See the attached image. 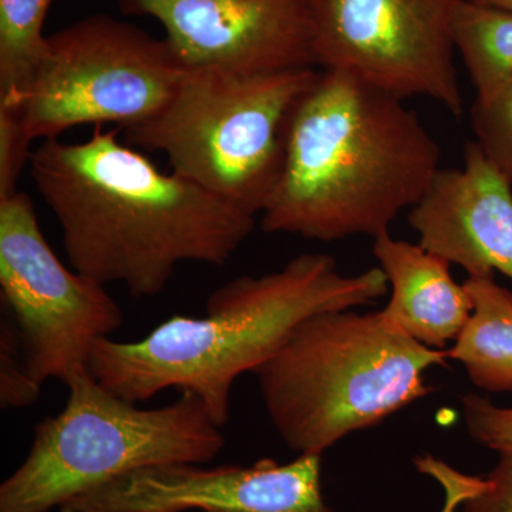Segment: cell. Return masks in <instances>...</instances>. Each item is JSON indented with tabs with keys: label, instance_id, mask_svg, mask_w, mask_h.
<instances>
[{
	"label": "cell",
	"instance_id": "6da1fadb",
	"mask_svg": "<svg viewBox=\"0 0 512 512\" xmlns=\"http://www.w3.org/2000/svg\"><path fill=\"white\" fill-rule=\"evenodd\" d=\"M29 171L74 271L124 285L133 298H157L184 262L227 264L255 228V215L164 173L117 130L43 140Z\"/></svg>",
	"mask_w": 512,
	"mask_h": 512
},
{
	"label": "cell",
	"instance_id": "7a4b0ae2",
	"mask_svg": "<svg viewBox=\"0 0 512 512\" xmlns=\"http://www.w3.org/2000/svg\"><path fill=\"white\" fill-rule=\"evenodd\" d=\"M440 160L403 100L320 69L286 124L284 168L262 228L322 242L379 237L427 194Z\"/></svg>",
	"mask_w": 512,
	"mask_h": 512
},
{
	"label": "cell",
	"instance_id": "3957f363",
	"mask_svg": "<svg viewBox=\"0 0 512 512\" xmlns=\"http://www.w3.org/2000/svg\"><path fill=\"white\" fill-rule=\"evenodd\" d=\"M389 289L379 266L345 275L332 256L299 255L271 274L221 285L208 296L202 318L175 315L134 342L99 340L89 372L131 403L168 389L195 394L224 427L238 377L254 373L302 320L370 305Z\"/></svg>",
	"mask_w": 512,
	"mask_h": 512
},
{
	"label": "cell",
	"instance_id": "277c9868",
	"mask_svg": "<svg viewBox=\"0 0 512 512\" xmlns=\"http://www.w3.org/2000/svg\"><path fill=\"white\" fill-rule=\"evenodd\" d=\"M447 360L382 311L348 309L302 320L254 375L286 447L323 454L430 394L426 373Z\"/></svg>",
	"mask_w": 512,
	"mask_h": 512
},
{
	"label": "cell",
	"instance_id": "5b68a950",
	"mask_svg": "<svg viewBox=\"0 0 512 512\" xmlns=\"http://www.w3.org/2000/svg\"><path fill=\"white\" fill-rule=\"evenodd\" d=\"M62 412L37 423L28 456L0 485V512H49L137 468L210 464L222 427L195 394L143 409L101 386L89 369L69 382Z\"/></svg>",
	"mask_w": 512,
	"mask_h": 512
},
{
	"label": "cell",
	"instance_id": "8992f818",
	"mask_svg": "<svg viewBox=\"0 0 512 512\" xmlns=\"http://www.w3.org/2000/svg\"><path fill=\"white\" fill-rule=\"evenodd\" d=\"M316 74L187 67L163 109L124 128L126 143L165 154L171 171L256 217L284 168L286 124Z\"/></svg>",
	"mask_w": 512,
	"mask_h": 512
},
{
	"label": "cell",
	"instance_id": "52a82bcc",
	"mask_svg": "<svg viewBox=\"0 0 512 512\" xmlns=\"http://www.w3.org/2000/svg\"><path fill=\"white\" fill-rule=\"evenodd\" d=\"M187 70L165 39L104 13L47 35L28 86L0 103L35 141L104 123L127 128L163 109Z\"/></svg>",
	"mask_w": 512,
	"mask_h": 512
},
{
	"label": "cell",
	"instance_id": "ba28073f",
	"mask_svg": "<svg viewBox=\"0 0 512 512\" xmlns=\"http://www.w3.org/2000/svg\"><path fill=\"white\" fill-rule=\"evenodd\" d=\"M0 291L40 386L52 379L66 384L77 370L89 369L96 343L123 326L106 285L57 258L23 191L0 200Z\"/></svg>",
	"mask_w": 512,
	"mask_h": 512
},
{
	"label": "cell",
	"instance_id": "9c48e42d",
	"mask_svg": "<svg viewBox=\"0 0 512 512\" xmlns=\"http://www.w3.org/2000/svg\"><path fill=\"white\" fill-rule=\"evenodd\" d=\"M457 0H315L313 60L404 100L463 114L453 12Z\"/></svg>",
	"mask_w": 512,
	"mask_h": 512
},
{
	"label": "cell",
	"instance_id": "30bf717a",
	"mask_svg": "<svg viewBox=\"0 0 512 512\" xmlns=\"http://www.w3.org/2000/svg\"><path fill=\"white\" fill-rule=\"evenodd\" d=\"M323 454L288 464L262 458L252 466L173 463L137 468L60 512H336L323 498Z\"/></svg>",
	"mask_w": 512,
	"mask_h": 512
},
{
	"label": "cell",
	"instance_id": "8fae6325",
	"mask_svg": "<svg viewBox=\"0 0 512 512\" xmlns=\"http://www.w3.org/2000/svg\"><path fill=\"white\" fill-rule=\"evenodd\" d=\"M315 0H117L150 16L185 67L272 73L315 67Z\"/></svg>",
	"mask_w": 512,
	"mask_h": 512
},
{
	"label": "cell",
	"instance_id": "7c38bea8",
	"mask_svg": "<svg viewBox=\"0 0 512 512\" xmlns=\"http://www.w3.org/2000/svg\"><path fill=\"white\" fill-rule=\"evenodd\" d=\"M511 185L476 141H470L463 167L441 168L410 210L419 244L461 266L468 276L500 272L512 281Z\"/></svg>",
	"mask_w": 512,
	"mask_h": 512
},
{
	"label": "cell",
	"instance_id": "4fadbf2b",
	"mask_svg": "<svg viewBox=\"0 0 512 512\" xmlns=\"http://www.w3.org/2000/svg\"><path fill=\"white\" fill-rule=\"evenodd\" d=\"M373 255L392 288L384 316L427 348L443 350L456 342L473 301L466 285L451 276L450 262L390 232L373 238Z\"/></svg>",
	"mask_w": 512,
	"mask_h": 512
},
{
	"label": "cell",
	"instance_id": "5bb4252c",
	"mask_svg": "<svg viewBox=\"0 0 512 512\" xmlns=\"http://www.w3.org/2000/svg\"><path fill=\"white\" fill-rule=\"evenodd\" d=\"M464 285L473 313L447 359L460 362L478 389L512 392V292L494 276H468Z\"/></svg>",
	"mask_w": 512,
	"mask_h": 512
},
{
	"label": "cell",
	"instance_id": "9a60e30c",
	"mask_svg": "<svg viewBox=\"0 0 512 512\" xmlns=\"http://www.w3.org/2000/svg\"><path fill=\"white\" fill-rule=\"evenodd\" d=\"M453 37L477 97L488 96L512 77V10L476 0H457Z\"/></svg>",
	"mask_w": 512,
	"mask_h": 512
},
{
	"label": "cell",
	"instance_id": "2e32d148",
	"mask_svg": "<svg viewBox=\"0 0 512 512\" xmlns=\"http://www.w3.org/2000/svg\"><path fill=\"white\" fill-rule=\"evenodd\" d=\"M55 0H0V103L28 86L45 52L47 12Z\"/></svg>",
	"mask_w": 512,
	"mask_h": 512
},
{
	"label": "cell",
	"instance_id": "e0dca14e",
	"mask_svg": "<svg viewBox=\"0 0 512 512\" xmlns=\"http://www.w3.org/2000/svg\"><path fill=\"white\" fill-rule=\"evenodd\" d=\"M471 126L485 157L512 181V77L471 107Z\"/></svg>",
	"mask_w": 512,
	"mask_h": 512
},
{
	"label": "cell",
	"instance_id": "ac0fdd59",
	"mask_svg": "<svg viewBox=\"0 0 512 512\" xmlns=\"http://www.w3.org/2000/svg\"><path fill=\"white\" fill-rule=\"evenodd\" d=\"M42 386L30 376L18 333L9 318L0 330V404L2 409H23L37 402Z\"/></svg>",
	"mask_w": 512,
	"mask_h": 512
},
{
	"label": "cell",
	"instance_id": "d6986e66",
	"mask_svg": "<svg viewBox=\"0 0 512 512\" xmlns=\"http://www.w3.org/2000/svg\"><path fill=\"white\" fill-rule=\"evenodd\" d=\"M461 414L468 436L497 453L512 451V407H500L476 393L460 399Z\"/></svg>",
	"mask_w": 512,
	"mask_h": 512
},
{
	"label": "cell",
	"instance_id": "ffe728a7",
	"mask_svg": "<svg viewBox=\"0 0 512 512\" xmlns=\"http://www.w3.org/2000/svg\"><path fill=\"white\" fill-rule=\"evenodd\" d=\"M32 143L18 114L0 107V200L19 191L20 175L32 156Z\"/></svg>",
	"mask_w": 512,
	"mask_h": 512
},
{
	"label": "cell",
	"instance_id": "44dd1931",
	"mask_svg": "<svg viewBox=\"0 0 512 512\" xmlns=\"http://www.w3.org/2000/svg\"><path fill=\"white\" fill-rule=\"evenodd\" d=\"M498 461L457 512H512V451L498 453Z\"/></svg>",
	"mask_w": 512,
	"mask_h": 512
},
{
	"label": "cell",
	"instance_id": "7402d4cb",
	"mask_svg": "<svg viewBox=\"0 0 512 512\" xmlns=\"http://www.w3.org/2000/svg\"><path fill=\"white\" fill-rule=\"evenodd\" d=\"M414 464L420 473L434 478L443 487L446 501L441 512H457L461 503L480 485L481 477L460 473L456 468L448 466L444 461L430 454L414 458Z\"/></svg>",
	"mask_w": 512,
	"mask_h": 512
},
{
	"label": "cell",
	"instance_id": "603a6c76",
	"mask_svg": "<svg viewBox=\"0 0 512 512\" xmlns=\"http://www.w3.org/2000/svg\"><path fill=\"white\" fill-rule=\"evenodd\" d=\"M476 2L485 3V5L495 6V8L512 10V0H476Z\"/></svg>",
	"mask_w": 512,
	"mask_h": 512
}]
</instances>
